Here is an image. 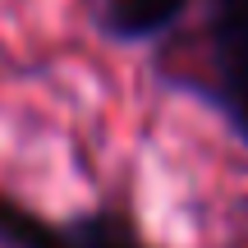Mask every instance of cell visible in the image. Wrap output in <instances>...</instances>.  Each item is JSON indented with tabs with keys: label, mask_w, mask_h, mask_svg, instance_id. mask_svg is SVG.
Here are the masks:
<instances>
[{
	"label": "cell",
	"mask_w": 248,
	"mask_h": 248,
	"mask_svg": "<svg viewBox=\"0 0 248 248\" xmlns=\"http://www.w3.org/2000/svg\"><path fill=\"white\" fill-rule=\"evenodd\" d=\"M0 248H152L115 207H92L78 216H42L0 188Z\"/></svg>",
	"instance_id": "obj_1"
},
{
	"label": "cell",
	"mask_w": 248,
	"mask_h": 248,
	"mask_svg": "<svg viewBox=\"0 0 248 248\" xmlns=\"http://www.w3.org/2000/svg\"><path fill=\"white\" fill-rule=\"evenodd\" d=\"M207 97L248 142V0L207 5Z\"/></svg>",
	"instance_id": "obj_2"
},
{
	"label": "cell",
	"mask_w": 248,
	"mask_h": 248,
	"mask_svg": "<svg viewBox=\"0 0 248 248\" xmlns=\"http://www.w3.org/2000/svg\"><path fill=\"white\" fill-rule=\"evenodd\" d=\"M188 0H101V32L110 42H152L184 18Z\"/></svg>",
	"instance_id": "obj_3"
},
{
	"label": "cell",
	"mask_w": 248,
	"mask_h": 248,
	"mask_svg": "<svg viewBox=\"0 0 248 248\" xmlns=\"http://www.w3.org/2000/svg\"><path fill=\"white\" fill-rule=\"evenodd\" d=\"M244 207H248V202H244Z\"/></svg>",
	"instance_id": "obj_4"
}]
</instances>
